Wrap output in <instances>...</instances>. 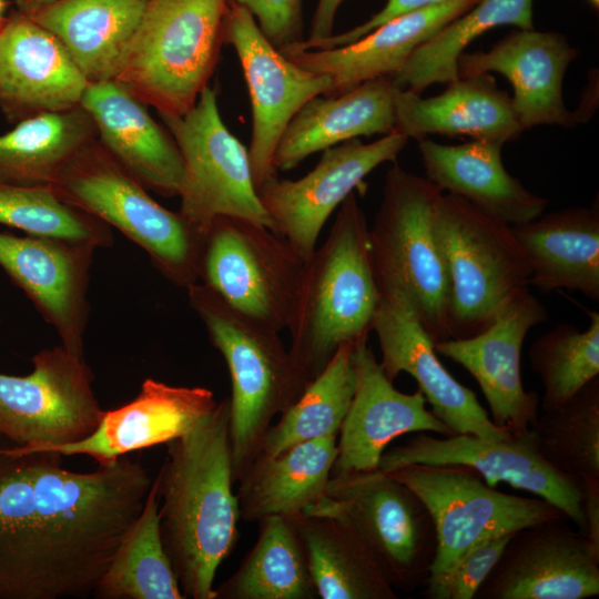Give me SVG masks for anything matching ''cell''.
Wrapping results in <instances>:
<instances>
[{
    "label": "cell",
    "mask_w": 599,
    "mask_h": 599,
    "mask_svg": "<svg viewBox=\"0 0 599 599\" xmlns=\"http://www.w3.org/2000/svg\"><path fill=\"white\" fill-rule=\"evenodd\" d=\"M61 456L0 449V599L92 593L143 509L153 479L139 461L77 473Z\"/></svg>",
    "instance_id": "cell-1"
},
{
    "label": "cell",
    "mask_w": 599,
    "mask_h": 599,
    "mask_svg": "<svg viewBox=\"0 0 599 599\" xmlns=\"http://www.w3.org/2000/svg\"><path fill=\"white\" fill-rule=\"evenodd\" d=\"M229 423L226 398L165 444L154 479L162 541L185 598H215L216 571L238 540Z\"/></svg>",
    "instance_id": "cell-2"
},
{
    "label": "cell",
    "mask_w": 599,
    "mask_h": 599,
    "mask_svg": "<svg viewBox=\"0 0 599 599\" xmlns=\"http://www.w3.org/2000/svg\"><path fill=\"white\" fill-rule=\"evenodd\" d=\"M379 297L369 226L353 192L304 262L287 321L290 353L309 380L342 345L368 338Z\"/></svg>",
    "instance_id": "cell-3"
},
{
    "label": "cell",
    "mask_w": 599,
    "mask_h": 599,
    "mask_svg": "<svg viewBox=\"0 0 599 599\" xmlns=\"http://www.w3.org/2000/svg\"><path fill=\"white\" fill-rule=\"evenodd\" d=\"M186 291L191 307L229 368V432L236 483L256 456L273 419L300 397L311 380L278 331L243 314L202 283Z\"/></svg>",
    "instance_id": "cell-4"
},
{
    "label": "cell",
    "mask_w": 599,
    "mask_h": 599,
    "mask_svg": "<svg viewBox=\"0 0 599 599\" xmlns=\"http://www.w3.org/2000/svg\"><path fill=\"white\" fill-rule=\"evenodd\" d=\"M231 0H148L115 81L162 115H182L217 64Z\"/></svg>",
    "instance_id": "cell-5"
},
{
    "label": "cell",
    "mask_w": 599,
    "mask_h": 599,
    "mask_svg": "<svg viewBox=\"0 0 599 599\" xmlns=\"http://www.w3.org/2000/svg\"><path fill=\"white\" fill-rule=\"evenodd\" d=\"M50 186L63 202L121 231L174 285L187 290L199 282L206 233L152 199L101 144L85 146Z\"/></svg>",
    "instance_id": "cell-6"
},
{
    "label": "cell",
    "mask_w": 599,
    "mask_h": 599,
    "mask_svg": "<svg viewBox=\"0 0 599 599\" xmlns=\"http://www.w3.org/2000/svg\"><path fill=\"white\" fill-rule=\"evenodd\" d=\"M434 231L448 281L450 338L477 335L528 288V261L511 225L450 193L436 202Z\"/></svg>",
    "instance_id": "cell-7"
},
{
    "label": "cell",
    "mask_w": 599,
    "mask_h": 599,
    "mask_svg": "<svg viewBox=\"0 0 599 599\" xmlns=\"http://www.w3.org/2000/svg\"><path fill=\"white\" fill-rule=\"evenodd\" d=\"M441 193L427 177L394 162L369 227L379 292H402L434 344L450 338L448 281L434 231V210Z\"/></svg>",
    "instance_id": "cell-8"
},
{
    "label": "cell",
    "mask_w": 599,
    "mask_h": 599,
    "mask_svg": "<svg viewBox=\"0 0 599 599\" xmlns=\"http://www.w3.org/2000/svg\"><path fill=\"white\" fill-rule=\"evenodd\" d=\"M303 515L344 521L394 588L425 586L437 552L433 516L408 486L379 470L331 476L326 495Z\"/></svg>",
    "instance_id": "cell-9"
},
{
    "label": "cell",
    "mask_w": 599,
    "mask_h": 599,
    "mask_svg": "<svg viewBox=\"0 0 599 599\" xmlns=\"http://www.w3.org/2000/svg\"><path fill=\"white\" fill-rule=\"evenodd\" d=\"M386 474L413 489L435 521L437 552L427 582L447 575L485 540L567 517L546 499L501 493L464 466L409 464Z\"/></svg>",
    "instance_id": "cell-10"
},
{
    "label": "cell",
    "mask_w": 599,
    "mask_h": 599,
    "mask_svg": "<svg viewBox=\"0 0 599 599\" xmlns=\"http://www.w3.org/2000/svg\"><path fill=\"white\" fill-rule=\"evenodd\" d=\"M304 260L267 226L216 216L207 227L199 281L243 314L286 329Z\"/></svg>",
    "instance_id": "cell-11"
},
{
    "label": "cell",
    "mask_w": 599,
    "mask_h": 599,
    "mask_svg": "<svg viewBox=\"0 0 599 599\" xmlns=\"http://www.w3.org/2000/svg\"><path fill=\"white\" fill-rule=\"evenodd\" d=\"M160 115L184 163L180 213L203 233L221 215L274 231L254 184L248 149L224 124L215 90L207 85L182 115Z\"/></svg>",
    "instance_id": "cell-12"
},
{
    "label": "cell",
    "mask_w": 599,
    "mask_h": 599,
    "mask_svg": "<svg viewBox=\"0 0 599 599\" xmlns=\"http://www.w3.org/2000/svg\"><path fill=\"white\" fill-rule=\"evenodd\" d=\"M27 376L0 373V436L16 443L13 455L89 436L104 410L94 395L93 373L62 345L32 357Z\"/></svg>",
    "instance_id": "cell-13"
},
{
    "label": "cell",
    "mask_w": 599,
    "mask_h": 599,
    "mask_svg": "<svg viewBox=\"0 0 599 599\" xmlns=\"http://www.w3.org/2000/svg\"><path fill=\"white\" fill-rule=\"evenodd\" d=\"M224 43L238 58L251 99L252 136L248 155L258 190L278 176L273 155L293 116L311 99L329 95L331 79L305 70L275 48L248 10L230 1L224 18Z\"/></svg>",
    "instance_id": "cell-14"
},
{
    "label": "cell",
    "mask_w": 599,
    "mask_h": 599,
    "mask_svg": "<svg viewBox=\"0 0 599 599\" xmlns=\"http://www.w3.org/2000/svg\"><path fill=\"white\" fill-rule=\"evenodd\" d=\"M408 140L396 130L370 143L348 140L324 150L315 167L301 179L276 176L265 182L257 194L275 233L306 261L332 213L377 166L396 162Z\"/></svg>",
    "instance_id": "cell-15"
},
{
    "label": "cell",
    "mask_w": 599,
    "mask_h": 599,
    "mask_svg": "<svg viewBox=\"0 0 599 599\" xmlns=\"http://www.w3.org/2000/svg\"><path fill=\"white\" fill-rule=\"evenodd\" d=\"M409 464L464 466L478 473L491 487L507 483L546 499L585 534L581 485L542 459L530 428L505 440H486L471 435L436 438L420 432L404 445L385 449L378 470L388 473Z\"/></svg>",
    "instance_id": "cell-16"
},
{
    "label": "cell",
    "mask_w": 599,
    "mask_h": 599,
    "mask_svg": "<svg viewBox=\"0 0 599 599\" xmlns=\"http://www.w3.org/2000/svg\"><path fill=\"white\" fill-rule=\"evenodd\" d=\"M568 518L512 532L474 599H585L599 595V552Z\"/></svg>",
    "instance_id": "cell-17"
},
{
    "label": "cell",
    "mask_w": 599,
    "mask_h": 599,
    "mask_svg": "<svg viewBox=\"0 0 599 599\" xmlns=\"http://www.w3.org/2000/svg\"><path fill=\"white\" fill-rule=\"evenodd\" d=\"M372 332L376 334L386 377L394 382L400 373L417 383L430 410L454 435H471L486 440L512 436L497 427L476 394L454 378L438 359L434 342L399 291H380Z\"/></svg>",
    "instance_id": "cell-18"
},
{
    "label": "cell",
    "mask_w": 599,
    "mask_h": 599,
    "mask_svg": "<svg viewBox=\"0 0 599 599\" xmlns=\"http://www.w3.org/2000/svg\"><path fill=\"white\" fill-rule=\"evenodd\" d=\"M548 318L546 306L526 288L479 334L434 344L437 354L476 379L491 422L512 437L528 432L539 415L538 394L522 385L520 355L528 332Z\"/></svg>",
    "instance_id": "cell-19"
},
{
    "label": "cell",
    "mask_w": 599,
    "mask_h": 599,
    "mask_svg": "<svg viewBox=\"0 0 599 599\" xmlns=\"http://www.w3.org/2000/svg\"><path fill=\"white\" fill-rule=\"evenodd\" d=\"M97 246L47 236L0 233V266L54 327L61 345L84 358L89 271Z\"/></svg>",
    "instance_id": "cell-20"
},
{
    "label": "cell",
    "mask_w": 599,
    "mask_h": 599,
    "mask_svg": "<svg viewBox=\"0 0 599 599\" xmlns=\"http://www.w3.org/2000/svg\"><path fill=\"white\" fill-rule=\"evenodd\" d=\"M367 341L354 346L355 392L337 436L331 476L378 470L388 444L405 434L430 432L453 436L427 409L419 389L405 394L394 387Z\"/></svg>",
    "instance_id": "cell-21"
},
{
    "label": "cell",
    "mask_w": 599,
    "mask_h": 599,
    "mask_svg": "<svg viewBox=\"0 0 599 599\" xmlns=\"http://www.w3.org/2000/svg\"><path fill=\"white\" fill-rule=\"evenodd\" d=\"M578 49L552 31L518 29L484 52L463 53L458 78L497 72L511 84L512 108L522 131L538 125L572 126L577 119L567 109L562 82Z\"/></svg>",
    "instance_id": "cell-22"
},
{
    "label": "cell",
    "mask_w": 599,
    "mask_h": 599,
    "mask_svg": "<svg viewBox=\"0 0 599 599\" xmlns=\"http://www.w3.org/2000/svg\"><path fill=\"white\" fill-rule=\"evenodd\" d=\"M88 84L64 45L30 17L0 23V106L9 119L73 109Z\"/></svg>",
    "instance_id": "cell-23"
},
{
    "label": "cell",
    "mask_w": 599,
    "mask_h": 599,
    "mask_svg": "<svg viewBox=\"0 0 599 599\" xmlns=\"http://www.w3.org/2000/svg\"><path fill=\"white\" fill-rule=\"evenodd\" d=\"M216 406L213 392L205 387L172 386L146 378L133 400L104 410L89 436L35 451L85 455L98 465H109L129 453L182 436Z\"/></svg>",
    "instance_id": "cell-24"
},
{
    "label": "cell",
    "mask_w": 599,
    "mask_h": 599,
    "mask_svg": "<svg viewBox=\"0 0 599 599\" xmlns=\"http://www.w3.org/2000/svg\"><path fill=\"white\" fill-rule=\"evenodd\" d=\"M80 105L89 113L105 151L146 189L180 195L184 163L169 133L146 104L115 80L89 83Z\"/></svg>",
    "instance_id": "cell-25"
},
{
    "label": "cell",
    "mask_w": 599,
    "mask_h": 599,
    "mask_svg": "<svg viewBox=\"0 0 599 599\" xmlns=\"http://www.w3.org/2000/svg\"><path fill=\"white\" fill-rule=\"evenodd\" d=\"M478 1L448 0L398 16L342 47L284 54L305 70L328 77L329 95L339 94L368 80L394 75L418 45Z\"/></svg>",
    "instance_id": "cell-26"
},
{
    "label": "cell",
    "mask_w": 599,
    "mask_h": 599,
    "mask_svg": "<svg viewBox=\"0 0 599 599\" xmlns=\"http://www.w3.org/2000/svg\"><path fill=\"white\" fill-rule=\"evenodd\" d=\"M397 90L392 77H380L339 94L311 99L281 135L274 167L288 171L307 156L348 140L393 132Z\"/></svg>",
    "instance_id": "cell-27"
},
{
    "label": "cell",
    "mask_w": 599,
    "mask_h": 599,
    "mask_svg": "<svg viewBox=\"0 0 599 599\" xmlns=\"http://www.w3.org/2000/svg\"><path fill=\"white\" fill-rule=\"evenodd\" d=\"M438 95L408 90L395 94V130L417 141L430 134L470 136L505 144L522 132L511 97L489 73L458 78Z\"/></svg>",
    "instance_id": "cell-28"
},
{
    "label": "cell",
    "mask_w": 599,
    "mask_h": 599,
    "mask_svg": "<svg viewBox=\"0 0 599 599\" xmlns=\"http://www.w3.org/2000/svg\"><path fill=\"white\" fill-rule=\"evenodd\" d=\"M502 145L487 140L458 145L426 138L418 141L425 177L441 192L457 195L509 225L521 224L542 214L548 200L507 172Z\"/></svg>",
    "instance_id": "cell-29"
},
{
    "label": "cell",
    "mask_w": 599,
    "mask_h": 599,
    "mask_svg": "<svg viewBox=\"0 0 599 599\" xmlns=\"http://www.w3.org/2000/svg\"><path fill=\"white\" fill-rule=\"evenodd\" d=\"M530 268L528 285L599 301V207L575 206L511 225Z\"/></svg>",
    "instance_id": "cell-30"
},
{
    "label": "cell",
    "mask_w": 599,
    "mask_h": 599,
    "mask_svg": "<svg viewBox=\"0 0 599 599\" xmlns=\"http://www.w3.org/2000/svg\"><path fill=\"white\" fill-rule=\"evenodd\" d=\"M336 455L337 437L329 436L254 459L236 480L241 519L303 515L326 495Z\"/></svg>",
    "instance_id": "cell-31"
},
{
    "label": "cell",
    "mask_w": 599,
    "mask_h": 599,
    "mask_svg": "<svg viewBox=\"0 0 599 599\" xmlns=\"http://www.w3.org/2000/svg\"><path fill=\"white\" fill-rule=\"evenodd\" d=\"M148 0H57L30 18L64 45L89 83L114 80Z\"/></svg>",
    "instance_id": "cell-32"
},
{
    "label": "cell",
    "mask_w": 599,
    "mask_h": 599,
    "mask_svg": "<svg viewBox=\"0 0 599 599\" xmlns=\"http://www.w3.org/2000/svg\"><path fill=\"white\" fill-rule=\"evenodd\" d=\"M318 599H397L370 552L342 520L325 515L294 518Z\"/></svg>",
    "instance_id": "cell-33"
},
{
    "label": "cell",
    "mask_w": 599,
    "mask_h": 599,
    "mask_svg": "<svg viewBox=\"0 0 599 599\" xmlns=\"http://www.w3.org/2000/svg\"><path fill=\"white\" fill-rule=\"evenodd\" d=\"M95 135L93 120L81 105L20 120L0 135V180L51 185L62 169L95 141Z\"/></svg>",
    "instance_id": "cell-34"
},
{
    "label": "cell",
    "mask_w": 599,
    "mask_h": 599,
    "mask_svg": "<svg viewBox=\"0 0 599 599\" xmlns=\"http://www.w3.org/2000/svg\"><path fill=\"white\" fill-rule=\"evenodd\" d=\"M256 542L214 599H318L294 518L266 517Z\"/></svg>",
    "instance_id": "cell-35"
},
{
    "label": "cell",
    "mask_w": 599,
    "mask_h": 599,
    "mask_svg": "<svg viewBox=\"0 0 599 599\" xmlns=\"http://www.w3.org/2000/svg\"><path fill=\"white\" fill-rule=\"evenodd\" d=\"M534 0H479L418 45L392 75L399 90L422 92L458 79L457 62L479 35L500 26L534 29Z\"/></svg>",
    "instance_id": "cell-36"
},
{
    "label": "cell",
    "mask_w": 599,
    "mask_h": 599,
    "mask_svg": "<svg viewBox=\"0 0 599 599\" xmlns=\"http://www.w3.org/2000/svg\"><path fill=\"white\" fill-rule=\"evenodd\" d=\"M354 346L355 343H348L336 351L325 368L271 425L254 459L277 456L307 440L338 436L355 392Z\"/></svg>",
    "instance_id": "cell-37"
},
{
    "label": "cell",
    "mask_w": 599,
    "mask_h": 599,
    "mask_svg": "<svg viewBox=\"0 0 599 599\" xmlns=\"http://www.w3.org/2000/svg\"><path fill=\"white\" fill-rule=\"evenodd\" d=\"M156 484L93 593L101 599H184L165 551L159 516Z\"/></svg>",
    "instance_id": "cell-38"
},
{
    "label": "cell",
    "mask_w": 599,
    "mask_h": 599,
    "mask_svg": "<svg viewBox=\"0 0 599 599\" xmlns=\"http://www.w3.org/2000/svg\"><path fill=\"white\" fill-rule=\"evenodd\" d=\"M538 454L556 471L599 480V376L530 427Z\"/></svg>",
    "instance_id": "cell-39"
},
{
    "label": "cell",
    "mask_w": 599,
    "mask_h": 599,
    "mask_svg": "<svg viewBox=\"0 0 599 599\" xmlns=\"http://www.w3.org/2000/svg\"><path fill=\"white\" fill-rule=\"evenodd\" d=\"M581 308L589 316L586 331L573 324H558L529 347L530 368L544 387L539 402L542 412L564 404L599 376V313Z\"/></svg>",
    "instance_id": "cell-40"
},
{
    "label": "cell",
    "mask_w": 599,
    "mask_h": 599,
    "mask_svg": "<svg viewBox=\"0 0 599 599\" xmlns=\"http://www.w3.org/2000/svg\"><path fill=\"white\" fill-rule=\"evenodd\" d=\"M0 223L29 235L92 244H112L110 226L63 202L50 185H27L0 180Z\"/></svg>",
    "instance_id": "cell-41"
},
{
    "label": "cell",
    "mask_w": 599,
    "mask_h": 599,
    "mask_svg": "<svg viewBox=\"0 0 599 599\" xmlns=\"http://www.w3.org/2000/svg\"><path fill=\"white\" fill-rule=\"evenodd\" d=\"M512 534L485 540L470 549L444 577L425 585L429 599H474Z\"/></svg>",
    "instance_id": "cell-42"
},
{
    "label": "cell",
    "mask_w": 599,
    "mask_h": 599,
    "mask_svg": "<svg viewBox=\"0 0 599 599\" xmlns=\"http://www.w3.org/2000/svg\"><path fill=\"white\" fill-rule=\"evenodd\" d=\"M251 12L267 40L283 51L303 38L302 0H233Z\"/></svg>",
    "instance_id": "cell-43"
},
{
    "label": "cell",
    "mask_w": 599,
    "mask_h": 599,
    "mask_svg": "<svg viewBox=\"0 0 599 599\" xmlns=\"http://www.w3.org/2000/svg\"><path fill=\"white\" fill-rule=\"evenodd\" d=\"M448 0H387L382 10L375 13L370 19L355 28L317 40H303L285 50L284 52L301 51V50H323L333 49L352 43L364 37L380 24L407 12L434 6Z\"/></svg>",
    "instance_id": "cell-44"
},
{
    "label": "cell",
    "mask_w": 599,
    "mask_h": 599,
    "mask_svg": "<svg viewBox=\"0 0 599 599\" xmlns=\"http://www.w3.org/2000/svg\"><path fill=\"white\" fill-rule=\"evenodd\" d=\"M581 488V509L586 524L585 534L592 548L599 552V480L582 481Z\"/></svg>",
    "instance_id": "cell-45"
},
{
    "label": "cell",
    "mask_w": 599,
    "mask_h": 599,
    "mask_svg": "<svg viewBox=\"0 0 599 599\" xmlns=\"http://www.w3.org/2000/svg\"><path fill=\"white\" fill-rule=\"evenodd\" d=\"M343 0H318L313 20L311 35L306 41H317L333 34L337 10Z\"/></svg>",
    "instance_id": "cell-46"
},
{
    "label": "cell",
    "mask_w": 599,
    "mask_h": 599,
    "mask_svg": "<svg viewBox=\"0 0 599 599\" xmlns=\"http://www.w3.org/2000/svg\"><path fill=\"white\" fill-rule=\"evenodd\" d=\"M57 0H17L19 12L30 17Z\"/></svg>",
    "instance_id": "cell-47"
},
{
    "label": "cell",
    "mask_w": 599,
    "mask_h": 599,
    "mask_svg": "<svg viewBox=\"0 0 599 599\" xmlns=\"http://www.w3.org/2000/svg\"><path fill=\"white\" fill-rule=\"evenodd\" d=\"M4 8H6L4 0H0V20H1L2 13L4 11Z\"/></svg>",
    "instance_id": "cell-48"
},
{
    "label": "cell",
    "mask_w": 599,
    "mask_h": 599,
    "mask_svg": "<svg viewBox=\"0 0 599 599\" xmlns=\"http://www.w3.org/2000/svg\"><path fill=\"white\" fill-rule=\"evenodd\" d=\"M593 7L598 8L599 0H588Z\"/></svg>",
    "instance_id": "cell-49"
}]
</instances>
